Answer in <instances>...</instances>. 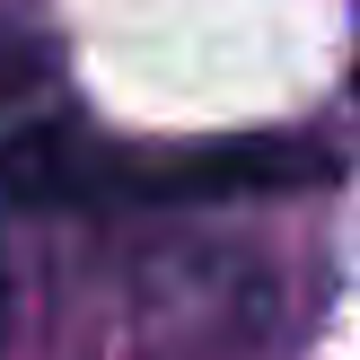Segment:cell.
Listing matches in <instances>:
<instances>
[{
  "label": "cell",
  "mask_w": 360,
  "mask_h": 360,
  "mask_svg": "<svg viewBox=\"0 0 360 360\" xmlns=\"http://www.w3.org/2000/svg\"><path fill=\"white\" fill-rule=\"evenodd\" d=\"M18 202H229V193L334 185L326 141H202V150H115L70 123H35L0 150Z\"/></svg>",
  "instance_id": "6da1fadb"
},
{
  "label": "cell",
  "mask_w": 360,
  "mask_h": 360,
  "mask_svg": "<svg viewBox=\"0 0 360 360\" xmlns=\"http://www.w3.org/2000/svg\"><path fill=\"white\" fill-rule=\"evenodd\" d=\"M44 70H53V44L27 35L18 18H0V105H18L27 88H44Z\"/></svg>",
  "instance_id": "7a4b0ae2"
}]
</instances>
